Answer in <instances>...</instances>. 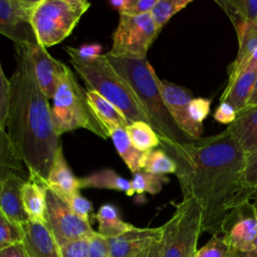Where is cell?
<instances>
[{"label": "cell", "instance_id": "27", "mask_svg": "<svg viewBox=\"0 0 257 257\" xmlns=\"http://www.w3.org/2000/svg\"><path fill=\"white\" fill-rule=\"evenodd\" d=\"M238 37L239 49L235 60L231 63L228 70L229 80L239 75L247 61L257 48V26L247 25Z\"/></svg>", "mask_w": 257, "mask_h": 257}, {"label": "cell", "instance_id": "30", "mask_svg": "<svg viewBox=\"0 0 257 257\" xmlns=\"http://www.w3.org/2000/svg\"><path fill=\"white\" fill-rule=\"evenodd\" d=\"M192 0H157L150 12L156 27L161 32L168 21L178 12L191 4Z\"/></svg>", "mask_w": 257, "mask_h": 257}, {"label": "cell", "instance_id": "36", "mask_svg": "<svg viewBox=\"0 0 257 257\" xmlns=\"http://www.w3.org/2000/svg\"><path fill=\"white\" fill-rule=\"evenodd\" d=\"M69 208L80 218L89 220V214L93 209V206L89 200L82 197L79 192L71 195L70 197L64 199Z\"/></svg>", "mask_w": 257, "mask_h": 257}, {"label": "cell", "instance_id": "21", "mask_svg": "<svg viewBox=\"0 0 257 257\" xmlns=\"http://www.w3.org/2000/svg\"><path fill=\"white\" fill-rule=\"evenodd\" d=\"M233 23L237 36L247 25L257 26V0H216Z\"/></svg>", "mask_w": 257, "mask_h": 257}, {"label": "cell", "instance_id": "1", "mask_svg": "<svg viewBox=\"0 0 257 257\" xmlns=\"http://www.w3.org/2000/svg\"><path fill=\"white\" fill-rule=\"evenodd\" d=\"M183 198H193L202 210L203 231L221 234L228 212L257 194L244 179L245 153L227 130L182 145L170 154Z\"/></svg>", "mask_w": 257, "mask_h": 257}, {"label": "cell", "instance_id": "22", "mask_svg": "<svg viewBox=\"0 0 257 257\" xmlns=\"http://www.w3.org/2000/svg\"><path fill=\"white\" fill-rule=\"evenodd\" d=\"M257 71H243L235 78L228 80V83L220 97V101H226L240 111L248 104L252 93Z\"/></svg>", "mask_w": 257, "mask_h": 257}, {"label": "cell", "instance_id": "34", "mask_svg": "<svg viewBox=\"0 0 257 257\" xmlns=\"http://www.w3.org/2000/svg\"><path fill=\"white\" fill-rule=\"evenodd\" d=\"M10 97V80L4 74L0 62V126L5 130Z\"/></svg>", "mask_w": 257, "mask_h": 257}, {"label": "cell", "instance_id": "11", "mask_svg": "<svg viewBox=\"0 0 257 257\" xmlns=\"http://www.w3.org/2000/svg\"><path fill=\"white\" fill-rule=\"evenodd\" d=\"M39 0H0V34L17 45H33L37 39L31 23Z\"/></svg>", "mask_w": 257, "mask_h": 257}, {"label": "cell", "instance_id": "38", "mask_svg": "<svg viewBox=\"0 0 257 257\" xmlns=\"http://www.w3.org/2000/svg\"><path fill=\"white\" fill-rule=\"evenodd\" d=\"M87 257H109L107 239L96 231L88 238Z\"/></svg>", "mask_w": 257, "mask_h": 257}, {"label": "cell", "instance_id": "7", "mask_svg": "<svg viewBox=\"0 0 257 257\" xmlns=\"http://www.w3.org/2000/svg\"><path fill=\"white\" fill-rule=\"evenodd\" d=\"M202 232L200 205L193 198H183L162 226V257H194Z\"/></svg>", "mask_w": 257, "mask_h": 257}, {"label": "cell", "instance_id": "19", "mask_svg": "<svg viewBox=\"0 0 257 257\" xmlns=\"http://www.w3.org/2000/svg\"><path fill=\"white\" fill-rule=\"evenodd\" d=\"M22 202L29 221L46 225V188L45 183H40L29 178L21 188Z\"/></svg>", "mask_w": 257, "mask_h": 257}, {"label": "cell", "instance_id": "31", "mask_svg": "<svg viewBox=\"0 0 257 257\" xmlns=\"http://www.w3.org/2000/svg\"><path fill=\"white\" fill-rule=\"evenodd\" d=\"M132 185L135 194H145L149 193L151 195H157L163 189L164 184L169 182L166 176L154 175L145 171H140L133 174Z\"/></svg>", "mask_w": 257, "mask_h": 257}, {"label": "cell", "instance_id": "8", "mask_svg": "<svg viewBox=\"0 0 257 257\" xmlns=\"http://www.w3.org/2000/svg\"><path fill=\"white\" fill-rule=\"evenodd\" d=\"M160 31L150 13L138 16L119 14L107 54L113 57L144 59Z\"/></svg>", "mask_w": 257, "mask_h": 257}, {"label": "cell", "instance_id": "29", "mask_svg": "<svg viewBox=\"0 0 257 257\" xmlns=\"http://www.w3.org/2000/svg\"><path fill=\"white\" fill-rule=\"evenodd\" d=\"M143 171L161 176L176 174L177 163L163 149L151 150L146 152Z\"/></svg>", "mask_w": 257, "mask_h": 257}, {"label": "cell", "instance_id": "49", "mask_svg": "<svg viewBox=\"0 0 257 257\" xmlns=\"http://www.w3.org/2000/svg\"><path fill=\"white\" fill-rule=\"evenodd\" d=\"M256 191H257V187H256Z\"/></svg>", "mask_w": 257, "mask_h": 257}, {"label": "cell", "instance_id": "44", "mask_svg": "<svg viewBox=\"0 0 257 257\" xmlns=\"http://www.w3.org/2000/svg\"><path fill=\"white\" fill-rule=\"evenodd\" d=\"M134 257H162V243L161 240L156 241L142 250Z\"/></svg>", "mask_w": 257, "mask_h": 257}, {"label": "cell", "instance_id": "32", "mask_svg": "<svg viewBox=\"0 0 257 257\" xmlns=\"http://www.w3.org/2000/svg\"><path fill=\"white\" fill-rule=\"evenodd\" d=\"M194 257H240V254L221 235H213Z\"/></svg>", "mask_w": 257, "mask_h": 257}, {"label": "cell", "instance_id": "35", "mask_svg": "<svg viewBox=\"0 0 257 257\" xmlns=\"http://www.w3.org/2000/svg\"><path fill=\"white\" fill-rule=\"evenodd\" d=\"M64 50L68 54V56H73L79 60L87 61L92 60L101 55L102 46L100 44H83L79 47L66 46Z\"/></svg>", "mask_w": 257, "mask_h": 257}, {"label": "cell", "instance_id": "17", "mask_svg": "<svg viewBox=\"0 0 257 257\" xmlns=\"http://www.w3.org/2000/svg\"><path fill=\"white\" fill-rule=\"evenodd\" d=\"M226 130L245 155L257 149V105H248L238 111Z\"/></svg>", "mask_w": 257, "mask_h": 257}, {"label": "cell", "instance_id": "25", "mask_svg": "<svg viewBox=\"0 0 257 257\" xmlns=\"http://www.w3.org/2000/svg\"><path fill=\"white\" fill-rule=\"evenodd\" d=\"M86 96L94 113L106 128L107 125L126 127L130 122L123 113L95 90H86Z\"/></svg>", "mask_w": 257, "mask_h": 257}, {"label": "cell", "instance_id": "28", "mask_svg": "<svg viewBox=\"0 0 257 257\" xmlns=\"http://www.w3.org/2000/svg\"><path fill=\"white\" fill-rule=\"evenodd\" d=\"M125 131L133 145L141 152H148L161 146L159 136L148 122H132L125 127Z\"/></svg>", "mask_w": 257, "mask_h": 257}, {"label": "cell", "instance_id": "9", "mask_svg": "<svg viewBox=\"0 0 257 257\" xmlns=\"http://www.w3.org/2000/svg\"><path fill=\"white\" fill-rule=\"evenodd\" d=\"M46 226L60 247L75 240L89 238L95 231L89 220L77 216L67 203L46 185Z\"/></svg>", "mask_w": 257, "mask_h": 257}, {"label": "cell", "instance_id": "14", "mask_svg": "<svg viewBox=\"0 0 257 257\" xmlns=\"http://www.w3.org/2000/svg\"><path fill=\"white\" fill-rule=\"evenodd\" d=\"M161 238L162 226L157 228L134 226L121 235L107 239L109 257H134Z\"/></svg>", "mask_w": 257, "mask_h": 257}, {"label": "cell", "instance_id": "2", "mask_svg": "<svg viewBox=\"0 0 257 257\" xmlns=\"http://www.w3.org/2000/svg\"><path fill=\"white\" fill-rule=\"evenodd\" d=\"M15 69L10 80L7 134L29 177L45 183L60 146L54 133L51 107L32 66L28 45L14 44Z\"/></svg>", "mask_w": 257, "mask_h": 257}, {"label": "cell", "instance_id": "42", "mask_svg": "<svg viewBox=\"0 0 257 257\" xmlns=\"http://www.w3.org/2000/svg\"><path fill=\"white\" fill-rule=\"evenodd\" d=\"M237 115V111L233 105L226 101H220V104L215 109L213 114L216 121L223 124H231Z\"/></svg>", "mask_w": 257, "mask_h": 257}, {"label": "cell", "instance_id": "45", "mask_svg": "<svg viewBox=\"0 0 257 257\" xmlns=\"http://www.w3.org/2000/svg\"><path fill=\"white\" fill-rule=\"evenodd\" d=\"M257 71V48H256V50L253 52V54H252V56L250 57V59L247 61V63L245 64V66H244V68H243V70H242V72L243 71ZM241 72V73H242Z\"/></svg>", "mask_w": 257, "mask_h": 257}, {"label": "cell", "instance_id": "48", "mask_svg": "<svg viewBox=\"0 0 257 257\" xmlns=\"http://www.w3.org/2000/svg\"><path fill=\"white\" fill-rule=\"evenodd\" d=\"M254 206H255V208H256V211H257V194H256V196L254 197ZM246 257H257V238H256V240H255V244H254V249H253V251L248 255V256H246Z\"/></svg>", "mask_w": 257, "mask_h": 257}, {"label": "cell", "instance_id": "15", "mask_svg": "<svg viewBox=\"0 0 257 257\" xmlns=\"http://www.w3.org/2000/svg\"><path fill=\"white\" fill-rule=\"evenodd\" d=\"M21 228L28 257H60V248L45 224L28 221Z\"/></svg>", "mask_w": 257, "mask_h": 257}, {"label": "cell", "instance_id": "5", "mask_svg": "<svg viewBox=\"0 0 257 257\" xmlns=\"http://www.w3.org/2000/svg\"><path fill=\"white\" fill-rule=\"evenodd\" d=\"M51 116L54 133L58 138L78 128H84L102 140L109 138L106 128L88 102L86 90L69 67L52 97Z\"/></svg>", "mask_w": 257, "mask_h": 257}, {"label": "cell", "instance_id": "6", "mask_svg": "<svg viewBox=\"0 0 257 257\" xmlns=\"http://www.w3.org/2000/svg\"><path fill=\"white\" fill-rule=\"evenodd\" d=\"M89 6L85 0H39L31 17L37 43L47 48L62 42Z\"/></svg>", "mask_w": 257, "mask_h": 257}, {"label": "cell", "instance_id": "26", "mask_svg": "<svg viewBox=\"0 0 257 257\" xmlns=\"http://www.w3.org/2000/svg\"><path fill=\"white\" fill-rule=\"evenodd\" d=\"M94 218L98 224L97 233L106 239L117 237L134 227L121 220L117 208L111 204L100 206Z\"/></svg>", "mask_w": 257, "mask_h": 257}, {"label": "cell", "instance_id": "10", "mask_svg": "<svg viewBox=\"0 0 257 257\" xmlns=\"http://www.w3.org/2000/svg\"><path fill=\"white\" fill-rule=\"evenodd\" d=\"M240 257L248 256L257 238V211L253 203L244 202L232 208L223 220L220 234Z\"/></svg>", "mask_w": 257, "mask_h": 257}, {"label": "cell", "instance_id": "4", "mask_svg": "<svg viewBox=\"0 0 257 257\" xmlns=\"http://www.w3.org/2000/svg\"><path fill=\"white\" fill-rule=\"evenodd\" d=\"M69 58L75 72L84 81L87 89L95 90L116 106L130 123L145 121L150 124L134 90L113 69L105 54L87 61L73 56H69Z\"/></svg>", "mask_w": 257, "mask_h": 257}, {"label": "cell", "instance_id": "13", "mask_svg": "<svg viewBox=\"0 0 257 257\" xmlns=\"http://www.w3.org/2000/svg\"><path fill=\"white\" fill-rule=\"evenodd\" d=\"M28 49L36 80L45 96L52 98L68 66L38 43L29 45Z\"/></svg>", "mask_w": 257, "mask_h": 257}, {"label": "cell", "instance_id": "18", "mask_svg": "<svg viewBox=\"0 0 257 257\" xmlns=\"http://www.w3.org/2000/svg\"><path fill=\"white\" fill-rule=\"evenodd\" d=\"M78 179L70 170L60 145L55 153L45 185L64 200L79 192Z\"/></svg>", "mask_w": 257, "mask_h": 257}, {"label": "cell", "instance_id": "24", "mask_svg": "<svg viewBox=\"0 0 257 257\" xmlns=\"http://www.w3.org/2000/svg\"><path fill=\"white\" fill-rule=\"evenodd\" d=\"M10 175H17L26 181L29 179V172L25 170L7 132L0 126V183Z\"/></svg>", "mask_w": 257, "mask_h": 257}, {"label": "cell", "instance_id": "41", "mask_svg": "<svg viewBox=\"0 0 257 257\" xmlns=\"http://www.w3.org/2000/svg\"><path fill=\"white\" fill-rule=\"evenodd\" d=\"M157 0H128L125 9L119 14H125L130 16H138L147 14L152 11Z\"/></svg>", "mask_w": 257, "mask_h": 257}, {"label": "cell", "instance_id": "33", "mask_svg": "<svg viewBox=\"0 0 257 257\" xmlns=\"http://www.w3.org/2000/svg\"><path fill=\"white\" fill-rule=\"evenodd\" d=\"M23 231L20 226L9 221L0 212V250L22 242Z\"/></svg>", "mask_w": 257, "mask_h": 257}, {"label": "cell", "instance_id": "39", "mask_svg": "<svg viewBox=\"0 0 257 257\" xmlns=\"http://www.w3.org/2000/svg\"><path fill=\"white\" fill-rule=\"evenodd\" d=\"M88 238L72 241L60 247V257H87Z\"/></svg>", "mask_w": 257, "mask_h": 257}, {"label": "cell", "instance_id": "12", "mask_svg": "<svg viewBox=\"0 0 257 257\" xmlns=\"http://www.w3.org/2000/svg\"><path fill=\"white\" fill-rule=\"evenodd\" d=\"M158 85L165 104L179 128L192 141L200 139L204 131L203 123L195 122L189 114V104L194 98L192 92L184 86L159 77Z\"/></svg>", "mask_w": 257, "mask_h": 257}, {"label": "cell", "instance_id": "20", "mask_svg": "<svg viewBox=\"0 0 257 257\" xmlns=\"http://www.w3.org/2000/svg\"><path fill=\"white\" fill-rule=\"evenodd\" d=\"M106 131L109 139L120 156L126 167L134 174L143 170V164L146 152L139 151L131 142L125 127L116 125H107Z\"/></svg>", "mask_w": 257, "mask_h": 257}, {"label": "cell", "instance_id": "23", "mask_svg": "<svg viewBox=\"0 0 257 257\" xmlns=\"http://www.w3.org/2000/svg\"><path fill=\"white\" fill-rule=\"evenodd\" d=\"M79 189H108L133 196L135 194L132 182L111 169H103L86 177L79 178Z\"/></svg>", "mask_w": 257, "mask_h": 257}, {"label": "cell", "instance_id": "40", "mask_svg": "<svg viewBox=\"0 0 257 257\" xmlns=\"http://www.w3.org/2000/svg\"><path fill=\"white\" fill-rule=\"evenodd\" d=\"M244 179L246 184L256 189L257 187V149L245 155Z\"/></svg>", "mask_w": 257, "mask_h": 257}, {"label": "cell", "instance_id": "46", "mask_svg": "<svg viewBox=\"0 0 257 257\" xmlns=\"http://www.w3.org/2000/svg\"><path fill=\"white\" fill-rule=\"evenodd\" d=\"M108 3L112 8L116 9L118 11V13H121L125 9V7L128 3V0H111Z\"/></svg>", "mask_w": 257, "mask_h": 257}, {"label": "cell", "instance_id": "37", "mask_svg": "<svg viewBox=\"0 0 257 257\" xmlns=\"http://www.w3.org/2000/svg\"><path fill=\"white\" fill-rule=\"evenodd\" d=\"M211 101L204 97H194L189 104V114L191 118L198 123H203L204 119L210 113Z\"/></svg>", "mask_w": 257, "mask_h": 257}, {"label": "cell", "instance_id": "43", "mask_svg": "<svg viewBox=\"0 0 257 257\" xmlns=\"http://www.w3.org/2000/svg\"><path fill=\"white\" fill-rule=\"evenodd\" d=\"M0 257H28V255L22 242H20L1 249Z\"/></svg>", "mask_w": 257, "mask_h": 257}, {"label": "cell", "instance_id": "16", "mask_svg": "<svg viewBox=\"0 0 257 257\" xmlns=\"http://www.w3.org/2000/svg\"><path fill=\"white\" fill-rule=\"evenodd\" d=\"M25 181L17 175H10L0 183V212L20 227L29 221L21 195V188Z\"/></svg>", "mask_w": 257, "mask_h": 257}, {"label": "cell", "instance_id": "3", "mask_svg": "<svg viewBox=\"0 0 257 257\" xmlns=\"http://www.w3.org/2000/svg\"><path fill=\"white\" fill-rule=\"evenodd\" d=\"M113 69L128 83L169 155L176 148L192 142L177 125L168 110L158 85V75L147 58H120L105 54Z\"/></svg>", "mask_w": 257, "mask_h": 257}, {"label": "cell", "instance_id": "47", "mask_svg": "<svg viewBox=\"0 0 257 257\" xmlns=\"http://www.w3.org/2000/svg\"><path fill=\"white\" fill-rule=\"evenodd\" d=\"M250 105H257V74H256V78L254 81V85H253V89H252V93L250 95L249 101L247 106Z\"/></svg>", "mask_w": 257, "mask_h": 257}]
</instances>
